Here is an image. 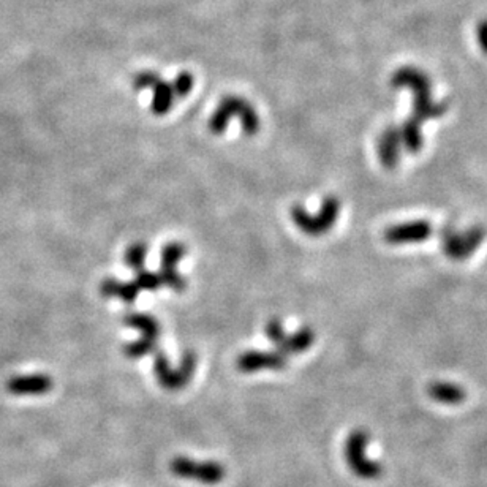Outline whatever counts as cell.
<instances>
[{
  "mask_svg": "<svg viewBox=\"0 0 487 487\" xmlns=\"http://www.w3.org/2000/svg\"><path fill=\"white\" fill-rule=\"evenodd\" d=\"M392 87H407L413 92V114L411 118L421 124L431 119H438L448 111V102H433L431 98V79L427 74L415 67L399 68L391 78Z\"/></svg>",
  "mask_w": 487,
  "mask_h": 487,
  "instance_id": "cell-1",
  "label": "cell"
},
{
  "mask_svg": "<svg viewBox=\"0 0 487 487\" xmlns=\"http://www.w3.org/2000/svg\"><path fill=\"white\" fill-rule=\"evenodd\" d=\"M370 433L365 429H355L345 440V462L356 478L364 481L378 479L383 465L369 454Z\"/></svg>",
  "mask_w": 487,
  "mask_h": 487,
  "instance_id": "cell-2",
  "label": "cell"
},
{
  "mask_svg": "<svg viewBox=\"0 0 487 487\" xmlns=\"http://www.w3.org/2000/svg\"><path fill=\"white\" fill-rule=\"evenodd\" d=\"M339 212L340 202L335 196H326L321 202L320 212L315 214V216H310L301 205L293 206L292 211H289L293 223L307 236L326 234L334 223L337 222Z\"/></svg>",
  "mask_w": 487,
  "mask_h": 487,
  "instance_id": "cell-3",
  "label": "cell"
},
{
  "mask_svg": "<svg viewBox=\"0 0 487 487\" xmlns=\"http://www.w3.org/2000/svg\"><path fill=\"white\" fill-rule=\"evenodd\" d=\"M196 364H198V359L193 351H185L181 359V364H179L177 369H173L168 358L163 353L155 351L154 358V374L157 381L160 383L161 388H165L168 391H177L182 390L190 383V380L193 378Z\"/></svg>",
  "mask_w": 487,
  "mask_h": 487,
  "instance_id": "cell-4",
  "label": "cell"
},
{
  "mask_svg": "<svg viewBox=\"0 0 487 487\" xmlns=\"http://www.w3.org/2000/svg\"><path fill=\"white\" fill-rule=\"evenodd\" d=\"M440 239H442V248L446 257L454 261H463L472 257L483 244L486 239V228L474 225L463 233H459L452 226H445L440 233Z\"/></svg>",
  "mask_w": 487,
  "mask_h": 487,
  "instance_id": "cell-5",
  "label": "cell"
},
{
  "mask_svg": "<svg viewBox=\"0 0 487 487\" xmlns=\"http://www.w3.org/2000/svg\"><path fill=\"white\" fill-rule=\"evenodd\" d=\"M170 470L174 477L198 481L206 486L222 483L226 477V470L220 462L195 461L185 456H176L170 462Z\"/></svg>",
  "mask_w": 487,
  "mask_h": 487,
  "instance_id": "cell-6",
  "label": "cell"
},
{
  "mask_svg": "<svg viewBox=\"0 0 487 487\" xmlns=\"http://www.w3.org/2000/svg\"><path fill=\"white\" fill-rule=\"evenodd\" d=\"M239 372L253 374L260 370H282L287 367V356L280 351H246L236 359Z\"/></svg>",
  "mask_w": 487,
  "mask_h": 487,
  "instance_id": "cell-7",
  "label": "cell"
},
{
  "mask_svg": "<svg viewBox=\"0 0 487 487\" xmlns=\"http://www.w3.org/2000/svg\"><path fill=\"white\" fill-rule=\"evenodd\" d=\"M432 234V226L426 220H415V222L399 223L386 228L385 241L392 246H402V244L422 242L429 239Z\"/></svg>",
  "mask_w": 487,
  "mask_h": 487,
  "instance_id": "cell-8",
  "label": "cell"
},
{
  "mask_svg": "<svg viewBox=\"0 0 487 487\" xmlns=\"http://www.w3.org/2000/svg\"><path fill=\"white\" fill-rule=\"evenodd\" d=\"M54 381L46 374L16 375L7 381V391L13 396H42L49 392Z\"/></svg>",
  "mask_w": 487,
  "mask_h": 487,
  "instance_id": "cell-9",
  "label": "cell"
},
{
  "mask_svg": "<svg viewBox=\"0 0 487 487\" xmlns=\"http://www.w3.org/2000/svg\"><path fill=\"white\" fill-rule=\"evenodd\" d=\"M400 149H402V141H400L399 127L388 125L376 143V152H378L381 165L388 170H394L400 161Z\"/></svg>",
  "mask_w": 487,
  "mask_h": 487,
  "instance_id": "cell-10",
  "label": "cell"
},
{
  "mask_svg": "<svg viewBox=\"0 0 487 487\" xmlns=\"http://www.w3.org/2000/svg\"><path fill=\"white\" fill-rule=\"evenodd\" d=\"M239 98L241 97L236 95H228L222 98V102L218 103L216 111L212 113L211 119L207 122V127L212 135H222V133H225L230 120L236 118L237 106H239Z\"/></svg>",
  "mask_w": 487,
  "mask_h": 487,
  "instance_id": "cell-11",
  "label": "cell"
},
{
  "mask_svg": "<svg viewBox=\"0 0 487 487\" xmlns=\"http://www.w3.org/2000/svg\"><path fill=\"white\" fill-rule=\"evenodd\" d=\"M429 397L442 405H459L467 399V392L461 385L451 381H432L427 386Z\"/></svg>",
  "mask_w": 487,
  "mask_h": 487,
  "instance_id": "cell-12",
  "label": "cell"
},
{
  "mask_svg": "<svg viewBox=\"0 0 487 487\" xmlns=\"http://www.w3.org/2000/svg\"><path fill=\"white\" fill-rule=\"evenodd\" d=\"M100 293L104 298H115L124 301L127 304H131L138 298L139 288L135 282H122L118 278H106L102 282Z\"/></svg>",
  "mask_w": 487,
  "mask_h": 487,
  "instance_id": "cell-13",
  "label": "cell"
},
{
  "mask_svg": "<svg viewBox=\"0 0 487 487\" xmlns=\"http://www.w3.org/2000/svg\"><path fill=\"white\" fill-rule=\"evenodd\" d=\"M315 342V333L313 329L305 326L296 330L293 335H287L285 340L277 346V351H280L282 355H298V353L307 351Z\"/></svg>",
  "mask_w": 487,
  "mask_h": 487,
  "instance_id": "cell-14",
  "label": "cell"
},
{
  "mask_svg": "<svg viewBox=\"0 0 487 487\" xmlns=\"http://www.w3.org/2000/svg\"><path fill=\"white\" fill-rule=\"evenodd\" d=\"M152 103H150V111L155 115H165L173 109L174 100H176V95H174L171 83H166V81L160 79L152 89Z\"/></svg>",
  "mask_w": 487,
  "mask_h": 487,
  "instance_id": "cell-15",
  "label": "cell"
},
{
  "mask_svg": "<svg viewBox=\"0 0 487 487\" xmlns=\"http://www.w3.org/2000/svg\"><path fill=\"white\" fill-rule=\"evenodd\" d=\"M421 122L416 120L415 118H410L399 127V135L402 146L408 150V152H420L424 144V136H422L421 130Z\"/></svg>",
  "mask_w": 487,
  "mask_h": 487,
  "instance_id": "cell-16",
  "label": "cell"
},
{
  "mask_svg": "<svg viewBox=\"0 0 487 487\" xmlns=\"http://www.w3.org/2000/svg\"><path fill=\"white\" fill-rule=\"evenodd\" d=\"M127 326L136 329L141 333V337L159 340L161 328L160 323L157 321L155 317H150L147 313H130L124 318Z\"/></svg>",
  "mask_w": 487,
  "mask_h": 487,
  "instance_id": "cell-17",
  "label": "cell"
},
{
  "mask_svg": "<svg viewBox=\"0 0 487 487\" xmlns=\"http://www.w3.org/2000/svg\"><path fill=\"white\" fill-rule=\"evenodd\" d=\"M236 118L241 120L242 131L246 133L247 136L257 135L261 124L260 115L253 104L248 100H246V98H239V106H237Z\"/></svg>",
  "mask_w": 487,
  "mask_h": 487,
  "instance_id": "cell-18",
  "label": "cell"
},
{
  "mask_svg": "<svg viewBox=\"0 0 487 487\" xmlns=\"http://www.w3.org/2000/svg\"><path fill=\"white\" fill-rule=\"evenodd\" d=\"M146 257H147V246L144 242H135L127 248L124 255L125 264L129 266L133 272H138L144 269V264H146Z\"/></svg>",
  "mask_w": 487,
  "mask_h": 487,
  "instance_id": "cell-19",
  "label": "cell"
},
{
  "mask_svg": "<svg viewBox=\"0 0 487 487\" xmlns=\"http://www.w3.org/2000/svg\"><path fill=\"white\" fill-rule=\"evenodd\" d=\"M157 351V340L139 337L135 342L124 345V355L130 359H139L147 355H154Z\"/></svg>",
  "mask_w": 487,
  "mask_h": 487,
  "instance_id": "cell-20",
  "label": "cell"
},
{
  "mask_svg": "<svg viewBox=\"0 0 487 487\" xmlns=\"http://www.w3.org/2000/svg\"><path fill=\"white\" fill-rule=\"evenodd\" d=\"M185 253H187V247H185L182 242H177V241L168 242L166 246L161 248L160 266L176 268V266L179 264V261L185 257Z\"/></svg>",
  "mask_w": 487,
  "mask_h": 487,
  "instance_id": "cell-21",
  "label": "cell"
},
{
  "mask_svg": "<svg viewBox=\"0 0 487 487\" xmlns=\"http://www.w3.org/2000/svg\"><path fill=\"white\" fill-rule=\"evenodd\" d=\"M159 274L161 278V283L166 285L168 288H171L173 292L181 293V292H184L185 288H187V280H185V277L181 274V272H177L176 268L160 266Z\"/></svg>",
  "mask_w": 487,
  "mask_h": 487,
  "instance_id": "cell-22",
  "label": "cell"
},
{
  "mask_svg": "<svg viewBox=\"0 0 487 487\" xmlns=\"http://www.w3.org/2000/svg\"><path fill=\"white\" fill-rule=\"evenodd\" d=\"M133 282L136 283L139 292H157V289L163 285L159 272H150L146 269L135 272V280Z\"/></svg>",
  "mask_w": 487,
  "mask_h": 487,
  "instance_id": "cell-23",
  "label": "cell"
},
{
  "mask_svg": "<svg viewBox=\"0 0 487 487\" xmlns=\"http://www.w3.org/2000/svg\"><path fill=\"white\" fill-rule=\"evenodd\" d=\"M195 86V77L190 72H181L171 83L173 92L176 98L187 97Z\"/></svg>",
  "mask_w": 487,
  "mask_h": 487,
  "instance_id": "cell-24",
  "label": "cell"
},
{
  "mask_svg": "<svg viewBox=\"0 0 487 487\" xmlns=\"http://www.w3.org/2000/svg\"><path fill=\"white\" fill-rule=\"evenodd\" d=\"M264 333H266V337H268L272 344H276V346L280 345L287 337L285 328H283V324L278 318H271L268 324H266Z\"/></svg>",
  "mask_w": 487,
  "mask_h": 487,
  "instance_id": "cell-25",
  "label": "cell"
},
{
  "mask_svg": "<svg viewBox=\"0 0 487 487\" xmlns=\"http://www.w3.org/2000/svg\"><path fill=\"white\" fill-rule=\"evenodd\" d=\"M161 77L155 72H141L138 73L135 78H133V87L136 90H144V89H152V87L159 83Z\"/></svg>",
  "mask_w": 487,
  "mask_h": 487,
  "instance_id": "cell-26",
  "label": "cell"
},
{
  "mask_svg": "<svg viewBox=\"0 0 487 487\" xmlns=\"http://www.w3.org/2000/svg\"><path fill=\"white\" fill-rule=\"evenodd\" d=\"M477 40H478L479 48L483 49L487 54V19L481 21L479 24H478V27H477Z\"/></svg>",
  "mask_w": 487,
  "mask_h": 487,
  "instance_id": "cell-27",
  "label": "cell"
}]
</instances>
